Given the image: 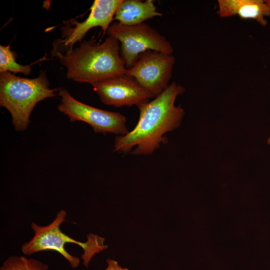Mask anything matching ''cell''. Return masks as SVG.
<instances>
[{
	"instance_id": "6da1fadb",
	"label": "cell",
	"mask_w": 270,
	"mask_h": 270,
	"mask_svg": "<svg viewBox=\"0 0 270 270\" xmlns=\"http://www.w3.org/2000/svg\"><path fill=\"white\" fill-rule=\"evenodd\" d=\"M184 92L183 86L173 82L152 100L138 105L140 116L136 126L126 134L116 137L114 151L148 155L166 144L168 139L164 135L179 127L184 114L180 106H175L176 98Z\"/></svg>"
},
{
	"instance_id": "7a4b0ae2",
	"label": "cell",
	"mask_w": 270,
	"mask_h": 270,
	"mask_svg": "<svg viewBox=\"0 0 270 270\" xmlns=\"http://www.w3.org/2000/svg\"><path fill=\"white\" fill-rule=\"evenodd\" d=\"M66 68V78L91 85L126 74L120 43L112 36L98 43L92 38L80 43L71 52L56 57Z\"/></svg>"
},
{
	"instance_id": "3957f363",
	"label": "cell",
	"mask_w": 270,
	"mask_h": 270,
	"mask_svg": "<svg viewBox=\"0 0 270 270\" xmlns=\"http://www.w3.org/2000/svg\"><path fill=\"white\" fill-rule=\"evenodd\" d=\"M61 88L51 89L46 70L34 78H22L6 72H0V105L10 113L16 130L24 131L30 114L40 102L56 96Z\"/></svg>"
},
{
	"instance_id": "277c9868",
	"label": "cell",
	"mask_w": 270,
	"mask_h": 270,
	"mask_svg": "<svg viewBox=\"0 0 270 270\" xmlns=\"http://www.w3.org/2000/svg\"><path fill=\"white\" fill-rule=\"evenodd\" d=\"M67 212L60 210L54 220L44 226L38 225L34 222L30 224L34 236L21 247L22 254L30 256L47 250H52L60 253L70 264L72 268H77L80 260L70 254L65 248V244L72 243L79 246L83 250L82 259L83 264L88 268L94 256L108 247L104 244V238L93 234L87 235V240L81 242L76 240L63 232L60 228L61 224L66 220Z\"/></svg>"
},
{
	"instance_id": "5b68a950",
	"label": "cell",
	"mask_w": 270,
	"mask_h": 270,
	"mask_svg": "<svg viewBox=\"0 0 270 270\" xmlns=\"http://www.w3.org/2000/svg\"><path fill=\"white\" fill-rule=\"evenodd\" d=\"M106 34L120 43V53L126 69L136 62L140 54L154 50L172 54L174 48L167 39L150 25L142 23L128 26L119 22L112 24Z\"/></svg>"
},
{
	"instance_id": "8992f818",
	"label": "cell",
	"mask_w": 270,
	"mask_h": 270,
	"mask_svg": "<svg viewBox=\"0 0 270 270\" xmlns=\"http://www.w3.org/2000/svg\"><path fill=\"white\" fill-rule=\"evenodd\" d=\"M122 0H95L90 8V12L84 21L72 18L64 22L60 28L61 38L52 43V56L57 57L72 50L74 44L82 42L86 34L92 28L100 26L104 34L106 32L114 14Z\"/></svg>"
},
{
	"instance_id": "52a82bcc",
	"label": "cell",
	"mask_w": 270,
	"mask_h": 270,
	"mask_svg": "<svg viewBox=\"0 0 270 270\" xmlns=\"http://www.w3.org/2000/svg\"><path fill=\"white\" fill-rule=\"evenodd\" d=\"M60 102L58 110L70 122L82 121L88 124L95 132L124 136L128 132L126 118L122 114L98 108L73 98L66 89L59 90Z\"/></svg>"
},
{
	"instance_id": "ba28073f",
	"label": "cell",
	"mask_w": 270,
	"mask_h": 270,
	"mask_svg": "<svg viewBox=\"0 0 270 270\" xmlns=\"http://www.w3.org/2000/svg\"><path fill=\"white\" fill-rule=\"evenodd\" d=\"M175 60L172 54L147 50L140 54L135 64L127 69L126 74L134 78L155 98L170 84Z\"/></svg>"
},
{
	"instance_id": "9c48e42d",
	"label": "cell",
	"mask_w": 270,
	"mask_h": 270,
	"mask_svg": "<svg viewBox=\"0 0 270 270\" xmlns=\"http://www.w3.org/2000/svg\"><path fill=\"white\" fill-rule=\"evenodd\" d=\"M100 100L114 107L138 106L154 96L126 74L92 84Z\"/></svg>"
},
{
	"instance_id": "30bf717a",
	"label": "cell",
	"mask_w": 270,
	"mask_h": 270,
	"mask_svg": "<svg viewBox=\"0 0 270 270\" xmlns=\"http://www.w3.org/2000/svg\"><path fill=\"white\" fill-rule=\"evenodd\" d=\"M218 14L220 18L238 16L242 19H252L266 26L265 17L270 16V6L263 0H218Z\"/></svg>"
},
{
	"instance_id": "8fae6325",
	"label": "cell",
	"mask_w": 270,
	"mask_h": 270,
	"mask_svg": "<svg viewBox=\"0 0 270 270\" xmlns=\"http://www.w3.org/2000/svg\"><path fill=\"white\" fill-rule=\"evenodd\" d=\"M162 16L157 11L153 0H122L116 11L114 20L123 24L134 26Z\"/></svg>"
},
{
	"instance_id": "7c38bea8",
	"label": "cell",
	"mask_w": 270,
	"mask_h": 270,
	"mask_svg": "<svg viewBox=\"0 0 270 270\" xmlns=\"http://www.w3.org/2000/svg\"><path fill=\"white\" fill-rule=\"evenodd\" d=\"M48 266L34 258L10 256L5 260L0 270H48Z\"/></svg>"
},
{
	"instance_id": "4fadbf2b",
	"label": "cell",
	"mask_w": 270,
	"mask_h": 270,
	"mask_svg": "<svg viewBox=\"0 0 270 270\" xmlns=\"http://www.w3.org/2000/svg\"><path fill=\"white\" fill-rule=\"evenodd\" d=\"M15 52L11 50L10 45L0 46V72H12L28 75L32 72L31 65L20 64L16 61Z\"/></svg>"
},
{
	"instance_id": "5bb4252c",
	"label": "cell",
	"mask_w": 270,
	"mask_h": 270,
	"mask_svg": "<svg viewBox=\"0 0 270 270\" xmlns=\"http://www.w3.org/2000/svg\"><path fill=\"white\" fill-rule=\"evenodd\" d=\"M106 262L107 266L104 270H120L121 266L116 260L109 258Z\"/></svg>"
},
{
	"instance_id": "9a60e30c",
	"label": "cell",
	"mask_w": 270,
	"mask_h": 270,
	"mask_svg": "<svg viewBox=\"0 0 270 270\" xmlns=\"http://www.w3.org/2000/svg\"><path fill=\"white\" fill-rule=\"evenodd\" d=\"M267 143L270 145V136L268 137V138L267 140Z\"/></svg>"
},
{
	"instance_id": "2e32d148",
	"label": "cell",
	"mask_w": 270,
	"mask_h": 270,
	"mask_svg": "<svg viewBox=\"0 0 270 270\" xmlns=\"http://www.w3.org/2000/svg\"><path fill=\"white\" fill-rule=\"evenodd\" d=\"M120 270H129L128 269L126 268H122V266L120 267Z\"/></svg>"
},
{
	"instance_id": "e0dca14e",
	"label": "cell",
	"mask_w": 270,
	"mask_h": 270,
	"mask_svg": "<svg viewBox=\"0 0 270 270\" xmlns=\"http://www.w3.org/2000/svg\"><path fill=\"white\" fill-rule=\"evenodd\" d=\"M266 1L268 3V4L270 6V0H266Z\"/></svg>"
}]
</instances>
